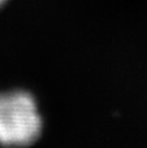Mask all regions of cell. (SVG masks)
<instances>
[{
	"instance_id": "cell-1",
	"label": "cell",
	"mask_w": 147,
	"mask_h": 148,
	"mask_svg": "<svg viewBox=\"0 0 147 148\" xmlns=\"http://www.w3.org/2000/svg\"><path fill=\"white\" fill-rule=\"evenodd\" d=\"M43 131L44 120L33 92L22 87L0 90V147H31Z\"/></svg>"
},
{
	"instance_id": "cell-2",
	"label": "cell",
	"mask_w": 147,
	"mask_h": 148,
	"mask_svg": "<svg viewBox=\"0 0 147 148\" xmlns=\"http://www.w3.org/2000/svg\"><path fill=\"white\" fill-rule=\"evenodd\" d=\"M8 1H9V0H0V9H1V8L4 7V5L7 4Z\"/></svg>"
}]
</instances>
